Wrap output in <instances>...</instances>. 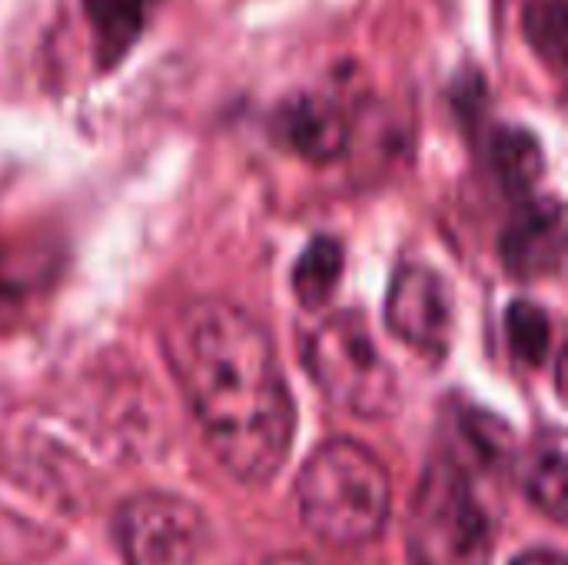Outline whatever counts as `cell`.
<instances>
[{"instance_id":"14","label":"cell","mask_w":568,"mask_h":565,"mask_svg":"<svg viewBox=\"0 0 568 565\" xmlns=\"http://www.w3.org/2000/svg\"><path fill=\"white\" fill-rule=\"evenodd\" d=\"M506 333L513 343V353L526 363V366H542L549 356V316L546 310H539L536 303H513L506 310Z\"/></svg>"},{"instance_id":"1","label":"cell","mask_w":568,"mask_h":565,"mask_svg":"<svg viewBox=\"0 0 568 565\" xmlns=\"http://www.w3.org/2000/svg\"><path fill=\"white\" fill-rule=\"evenodd\" d=\"M163 346L223 470L270 483L293 450L296 406L266 326L226 300H193L166 323Z\"/></svg>"},{"instance_id":"13","label":"cell","mask_w":568,"mask_h":565,"mask_svg":"<svg viewBox=\"0 0 568 565\" xmlns=\"http://www.w3.org/2000/svg\"><path fill=\"white\" fill-rule=\"evenodd\" d=\"M523 30L532 50L559 73L566 63L568 0H526Z\"/></svg>"},{"instance_id":"7","label":"cell","mask_w":568,"mask_h":565,"mask_svg":"<svg viewBox=\"0 0 568 565\" xmlns=\"http://www.w3.org/2000/svg\"><path fill=\"white\" fill-rule=\"evenodd\" d=\"M499 256L519 280L556 276L566 260V220L559 200L523 206L499 236Z\"/></svg>"},{"instance_id":"4","label":"cell","mask_w":568,"mask_h":565,"mask_svg":"<svg viewBox=\"0 0 568 565\" xmlns=\"http://www.w3.org/2000/svg\"><path fill=\"white\" fill-rule=\"evenodd\" d=\"M300 353L316 390L359 420H383L399 406V383L376 346L369 323L339 310L300 336Z\"/></svg>"},{"instance_id":"15","label":"cell","mask_w":568,"mask_h":565,"mask_svg":"<svg viewBox=\"0 0 568 565\" xmlns=\"http://www.w3.org/2000/svg\"><path fill=\"white\" fill-rule=\"evenodd\" d=\"M513 565H566V556L552 553V549H536V553H526L523 559H516Z\"/></svg>"},{"instance_id":"3","label":"cell","mask_w":568,"mask_h":565,"mask_svg":"<svg viewBox=\"0 0 568 565\" xmlns=\"http://www.w3.org/2000/svg\"><path fill=\"white\" fill-rule=\"evenodd\" d=\"M493 546L496 526L476 490V473L443 450L423 473L409 506V563L489 565Z\"/></svg>"},{"instance_id":"8","label":"cell","mask_w":568,"mask_h":565,"mask_svg":"<svg viewBox=\"0 0 568 565\" xmlns=\"http://www.w3.org/2000/svg\"><path fill=\"white\" fill-rule=\"evenodd\" d=\"M273 140L310 163H329L346 150L349 127L343 110L329 97L300 93L276 110Z\"/></svg>"},{"instance_id":"11","label":"cell","mask_w":568,"mask_h":565,"mask_svg":"<svg viewBox=\"0 0 568 565\" xmlns=\"http://www.w3.org/2000/svg\"><path fill=\"white\" fill-rule=\"evenodd\" d=\"M343 246L333 236H316L293 266V293L306 310H320L333 300L343 280Z\"/></svg>"},{"instance_id":"2","label":"cell","mask_w":568,"mask_h":565,"mask_svg":"<svg viewBox=\"0 0 568 565\" xmlns=\"http://www.w3.org/2000/svg\"><path fill=\"white\" fill-rule=\"evenodd\" d=\"M389 506V470L353 440L323 443L300 473L303 523L326 546L359 549L373 543L386 529Z\"/></svg>"},{"instance_id":"10","label":"cell","mask_w":568,"mask_h":565,"mask_svg":"<svg viewBox=\"0 0 568 565\" xmlns=\"http://www.w3.org/2000/svg\"><path fill=\"white\" fill-rule=\"evenodd\" d=\"M526 493L552 519H566V440L559 430H546L526 463Z\"/></svg>"},{"instance_id":"5","label":"cell","mask_w":568,"mask_h":565,"mask_svg":"<svg viewBox=\"0 0 568 565\" xmlns=\"http://www.w3.org/2000/svg\"><path fill=\"white\" fill-rule=\"evenodd\" d=\"M113 536L126 565H203L210 549L206 516L163 493L126 500L113 519Z\"/></svg>"},{"instance_id":"6","label":"cell","mask_w":568,"mask_h":565,"mask_svg":"<svg viewBox=\"0 0 568 565\" xmlns=\"http://www.w3.org/2000/svg\"><path fill=\"white\" fill-rule=\"evenodd\" d=\"M386 326L416 353L443 360L456 330V310L446 280L426 263L399 266L386 296Z\"/></svg>"},{"instance_id":"9","label":"cell","mask_w":568,"mask_h":565,"mask_svg":"<svg viewBox=\"0 0 568 565\" xmlns=\"http://www.w3.org/2000/svg\"><path fill=\"white\" fill-rule=\"evenodd\" d=\"M156 0H83L93 50L103 67H113L126 57V50L140 40Z\"/></svg>"},{"instance_id":"16","label":"cell","mask_w":568,"mask_h":565,"mask_svg":"<svg viewBox=\"0 0 568 565\" xmlns=\"http://www.w3.org/2000/svg\"><path fill=\"white\" fill-rule=\"evenodd\" d=\"M270 565H310L306 559H276V563H270Z\"/></svg>"},{"instance_id":"12","label":"cell","mask_w":568,"mask_h":565,"mask_svg":"<svg viewBox=\"0 0 568 565\" xmlns=\"http://www.w3.org/2000/svg\"><path fill=\"white\" fill-rule=\"evenodd\" d=\"M489 160L506 193H529L539 183L542 163H546L536 137L529 130H513V127H503L493 133Z\"/></svg>"}]
</instances>
